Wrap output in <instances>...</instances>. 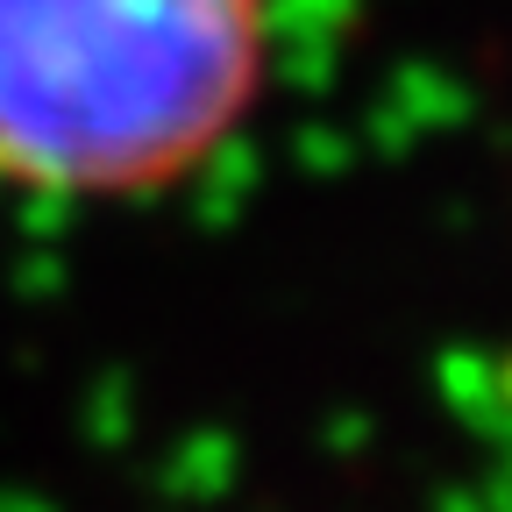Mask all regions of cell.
<instances>
[{"instance_id":"1","label":"cell","mask_w":512,"mask_h":512,"mask_svg":"<svg viewBox=\"0 0 512 512\" xmlns=\"http://www.w3.org/2000/svg\"><path fill=\"white\" fill-rule=\"evenodd\" d=\"M278 0H0V185L157 200L264 114Z\"/></svg>"}]
</instances>
